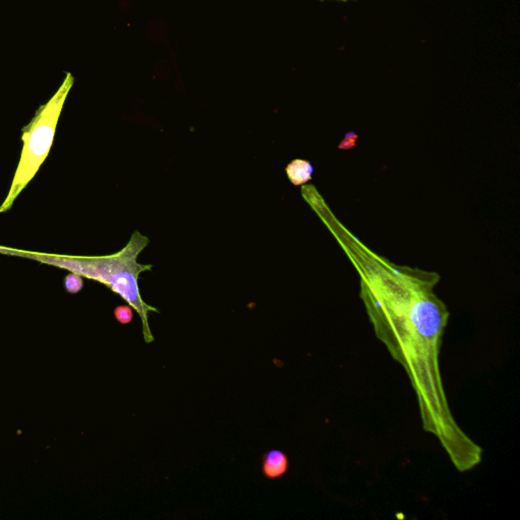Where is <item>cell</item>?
<instances>
[{
  "mask_svg": "<svg viewBox=\"0 0 520 520\" xmlns=\"http://www.w3.org/2000/svg\"><path fill=\"white\" fill-rule=\"evenodd\" d=\"M149 238L138 231L133 232L128 243L116 253L106 256H71L59 254L22 251L0 246V253L29 258L44 265H52L80 274L106 285L114 293L119 295L127 304L135 309L142 319V334L147 343H153L154 336L149 325V312L158 310L142 300L138 288V276L142 272L151 271V265H140L138 256L149 244Z\"/></svg>",
  "mask_w": 520,
  "mask_h": 520,
  "instance_id": "obj_2",
  "label": "cell"
},
{
  "mask_svg": "<svg viewBox=\"0 0 520 520\" xmlns=\"http://www.w3.org/2000/svg\"><path fill=\"white\" fill-rule=\"evenodd\" d=\"M73 82L75 79L68 73L54 96L38 109L34 118L22 131L23 149L21 158L8 196L0 205V213H6L12 209L17 196L32 181L50 153L58 120Z\"/></svg>",
  "mask_w": 520,
  "mask_h": 520,
  "instance_id": "obj_3",
  "label": "cell"
},
{
  "mask_svg": "<svg viewBox=\"0 0 520 520\" xmlns=\"http://www.w3.org/2000/svg\"><path fill=\"white\" fill-rule=\"evenodd\" d=\"M349 244L375 336L405 369L424 431L438 439L459 472L473 470L482 463L483 450L453 418L441 378L439 356L450 311L433 292L440 276L394 267L359 242Z\"/></svg>",
  "mask_w": 520,
  "mask_h": 520,
  "instance_id": "obj_1",
  "label": "cell"
},
{
  "mask_svg": "<svg viewBox=\"0 0 520 520\" xmlns=\"http://www.w3.org/2000/svg\"><path fill=\"white\" fill-rule=\"evenodd\" d=\"M339 1H348V0H339Z\"/></svg>",
  "mask_w": 520,
  "mask_h": 520,
  "instance_id": "obj_8",
  "label": "cell"
},
{
  "mask_svg": "<svg viewBox=\"0 0 520 520\" xmlns=\"http://www.w3.org/2000/svg\"><path fill=\"white\" fill-rule=\"evenodd\" d=\"M82 287H84V281H82V276H80V274L70 272L64 278V288L68 293H79L80 291H82Z\"/></svg>",
  "mask_w": 520,
  "mask_h": 520,
  "instance_id": "obj_6",
  "label": "cell"
},
{
  "mask_svg": "<svg viewBox=\"0 0 520 520\" xmlns=\"http://www.w3.org/2000/svg\"><path fill=\"white\" fill-rule=\"evenodd\" d=\"M289 468V459L287 455L278 450H272L263 456L262 472L269 479H278L283 477Z\"/></svg>",
  "mask_w": 520,
  "mask_h": 520,
  "instance_id": "obj_4",
  "label": "cell"
},
{
  "mask_svg": "<svg viewBox=\"0 0 520 520\" xmlns=\"http://www.w3.org/2000/svg\"><path fill=\"white\" fill-rule=\"evenodd\" d=\"M285 173L292 184L299 186L311 180L313 167L307 161L296 158L285 167Z\"/></svg>",
  "mask_w": 520,
  "mask_h": 520,
  "instance_id": "obj_5",
  "label": "cell"
},
{
  "mask_svg": "<svg viewBox=\"0 0 520 520\" xmlns=\"http://www.w3.org/2000/svg\"><path fill=\"white\" fill-rule=\"evenodd\" d=\"M114 316H115L116 320L121 325H128L133 318V307L129 305L118 306L114 310Z\"/></svg>",
  "mask_w": 520,
  "mask_h": 520,
  "instance_id": "obj_7",
  "label": "cell"
}]
</instances>
